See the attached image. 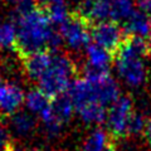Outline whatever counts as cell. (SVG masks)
Masks as SVG:
<instances>
[{
  "label": "cell",
  "instance_id": "1",
  "mask_svg": "<svg viewBox=\"0 0 151 151\" xmlns=\"http://www.w3.org/2000/svg\"><path fill=\"white\" fill-rule=\"evenodd\" d=\"M17 25V48L20 58L38 52H57L62 44V35L54 29L48 13L34 6L27 12H18Z\"/></svg>",
  "mask_w": 151,
  "mask_h": 151
},
{
  "label": "cell",
  "instance_id": "2",
  "mask_svg": "<svg viewBox=\"0 0 151 151\" xmlns=\"http://www.w3.org/2000/svg\"><path fill=\"white\" fill-rule=\"evenodd\" d=\"M147 40L140 37L126 35L124 43L115 53V63L120 77L132 87L142 84L146 79L145 57L150 53Z\"/></svg>",
  "mask_w": 151,
  "mask_h": 151
},
{
  "label": "cell",
  "instance_id": "3",
  "mask_svg": "<svg viewBox=\"0 0 151 151\" xmlns=\"http://www.w3.org/2000/svg\"><path fill=\"white\" fill-rule=\"evenodd\" d=\"M74 74L76 65L73 60L65 54L53 52L49 65L38 79V88L50 98L58 97L68 92L70 84L73 83Z\"/></svg>",
  "mask_w": 151,
  "mask_h": 151
},
{
  "label": "cell",
  "instance_id": "4",
  "mask_svg": "<svg viewBox=\"0 0 151 151\" xmlns=\"http://www.w3.org/2000/svg\"><path fill=\"white\" fill-rule=\"evenodd\" d=\"M91 28L92 23L84 18L79 13H73L68 17L62 25H60V35L63 42H65L69 48L79 50L87 48L91 44Z\"/></svg>",
  "mask_w": 151,
  "mask_h": 151
},
{
  "label": "cell",
  "instance_id": "5",
  "mask_svg": "<svg viewBox=\"0 0 151 151\" xmlns=\"http://www.w3.org/2000/svg\"><path fill=\"white\" fill-rule=\"evenodd\" d=\"M91 38L94 44L107 49L115 55L124 43L126 33L115 20H103L93 23L91 28Z\"/></svg>",
  "mask_w": 151,
  "mask_h": 151
},
{
  "label": "cell",
  "instance_id": "6",
  "mask_svg": "<svg viewBox=\"0 0 151 151\" xmlns=\"http://www.w3.org/2000/svg\"><path fill=\"white\" fill-rule=\"evenodd\" d=\"M134 110H132L131 98L126 96H120L115 103H112L110 111L107 113V127L108 134L115 139H121L129 136V125Z\"/></svg>",
  "mask_w": 151,
  "mask_h": 151
},
{
  "label": "cell",
  "instance_id": "7",
  "mask_svg": "<svg viewBox=\"0 0 151 151\" xmlns=\"http://www.w3.org/2000/svg\"><path fill=\"white\" fill-rule=\"evenodd\" d=\"M24 102L25 94L23 88L17 82L4 79L0 76V112L6 116H13Z\"/></svg>",
  "mask_w": 151,
  "mask_h": 151
},
{
  "label": "cell",
  "instance_id": "8",
  "mask_svg": "<svg viewBox=\"0 0 151 151\" xmlns=\"http://www.w3.org/2000/svg\"><path fill=\"white\" fill-rule=\"evenodd\" d=\"M79 14L93 24L108 20L112 15V0H82Z\"/></svg>",
  "mask_w": 151,
  "mask_h": 151
},
{
  "label": "cell",
  "instance_id": "9",
  "mask_svg": "<svg viewBox=\"0 0 151 151\" xmlns=\"http://www.w3.org/2000/svg\"><path fill=\"white\" fill-rule=\"evenodd\" d=\"M86 53H87V65L84 69L93 70V72L107 73L111 62L115 59V55L111 52H108L107 49L94 43H91L87 47Z\"/></svg>",
  "mask_w": 151,
  "mask_h": 151
},
{
  "label": "cell",
  "instance_id": "10",
  "mask_svg": "<svg viewBox=\"0 0 151 151\" xmlns=\"http://www.w3.org/2000/svg\"><path fill=\"white\" fill-rule=\"evenodd\" d=\"M52 55H53V52L44 50V52H38V53L22 58L23 67H24V70L28 77L33 79V81L38 82L40 76L44 73V70L49 65Z\"/></svg>",
  "mask_w": 151,
  "mask_h": 151
},
{
  "label": "cell",
  "instance_id": "11",
  "mask_svg": "<svg viewBox=\"0 0 151 151\" xmlns=\"http://www.w3.org/2000/svg\"><path fill=\"white\" fill-rule=\"evenodd\" d=\"M126 35L140 37L147 40L151 35V20L147 14L141 10H134L125 23Z\"/></svg>",
  "mask_w": 151,
  "mask_h": 151
},
{
  "label": "cell",
  "instance_id": "12",
  "mask_svg": "<svg viewBox=\"0 0 151 151\" xmlns=\"http://www.w3.org/2000/svg\"><path fill=\"white\" fill-rule=\"evenodd\" d=\"M10 127L18 136H29L37 127V121L33 115L27 112H17L10 117Z\"/></svg>",
  "mask_w": 151,
  "mask_h": 151
},
{
  "label": "cell",
  "instance_id": "13",
  "mask_svg": "<svg viewBox=\"0 0 151 151\" xmlns=\"http://www.w3.org/2000/svg\"><path fill=\"white\" fill-rule=\"evenodd\" d=\"M25 106L32 113H37L40 115L44 110H47L50 103H52V98L45 94L42 89L35 88L32 89L25 94Z\"/></svg>",
  "mask_w": 151,
  "mask_h": 151
},
{
  "label": "cell",
  "instance_id": "14",
  "mask_svg": "<svg viewBox=\"0 0 151 151\" xmlns=\"http://www.w3.org/2000/svg\"><path fill=\"white\" fill-rule=\"evenodd\" d=\"M50 107L53 110L54 115L58 117V120L62 121L63 124H65V122H68L70 120V117L73 115V111L76 110L72 100L68 96V93H64L58 97L52 98Z\"/></svg>",
  "mask_w": 151,
  "mask_h": 151
},
{
  "label": "cell",
  "instance_id": "15",
  "mask_svg": "<svg viewBox=\"0 0 151 151\" xmlns=\"http://www.w3.org/2000/svg\"><path fill=\"white\" fill-rule=\"evenodd\" d=\"M106 131L97 129L92 131L82 144V151H106L110 146V140Z\"/></svg>",
  "mask_w": 151,
  "mask_h": 151
},
{
  "label": "cell",
  "instance_id": "16",
  "mask_svg": "<svg viewBox=\"0 0 151 151\" xmlns=\"http://www.w3.org/2000/svg\"><path fill=\"white\" fill-rule=\"evenodd\" d=\"M77 112L79 113L82 121L84 122V124H88V125L102 124L107 117L105 106L97 105V103L83 106V107L79 108V110H77Z\"/></svg>",
  "mask_w": 151,
  "mask_h": 151
},
{
  "label": "cell",
  "instance_id": "17",
  "mask_svg": "<svg viewBox=\"0 0 151 151\" xmlns=\"http://www.w3.org/2000/svg\"><path fill=\"white\" fill-rule=\"evenodd\" d=\"M40 120H42V124L44 126V131L48 137H58L60 131L63 129V122L58 120V117L54 115L52 107L49 106L47 110H44L43 112L40 113Z\"/></svg>",
  "mask_w": 151,
  "mask_h": 151
},
{
  "label": "cell",
  "instance_id": "18",
  "mask_svg": "<svg viewBox=\"0 0 151 151\" xmlns=\"http://www.w3.org/2000/svg\"><path fill=\"white\" fill-rule=\"evenodd\" d=\"M17 48V25L13 22H0V49Z\"/></svg>",
  "mask_w": 151,
  "mask_h": 151
},
{
  "label": "cell",
  "instance_id": "19",
  "mask_svg": "<svg viewBox=\"0 0 151 151\" xmlns=\"http://www.w3.org/2000/svg\"><path fill=\"white\" fill-rule=\"evenodd\" d=\"M145 125H146V121L142 117V115L134 112V115H132L131 120H130L129 132H127V135H129V136H136V135L144 134Z\"/></svg>",
  "mask_w": 151,
  "mask_h": 151
},
{
  "label": "cell",
  "instance_id": "20",
  "mask_svg": "<svg viewBox=\"0 0 151 151\" xmlns=\"http://www.w3.org/2000/svg\"><path fill=\"white\" fill-rule=\"evenodd\" d=\"M35 5L38 8L43 9V10L48 12L50 9H53L55 6H59V5H65L64 4V0H34Z\"/></svg>",
  "mask_w": 151,
  "mask_h": 151
},
{
  "label": "cell",
  "instance_id": "21",
  "mask_svg": "<svg viewBox=\"0 0 151 151\" xmlns=\"http://www.w3.org/2000/svg\"><path fill=\"white\" fill-rule=\"evenodd\" d=\"M10 135L4 126L0 125V151H6L10 147Z\"/></svg>",
  "mask_w": 151,
  "mask_h": 151
},
{
  "label": "cell",
  "instance_id": "22",
  "mask_svg": "<svg viewBox=\"0 0 151 151\" xmlns=\"http://www.w3.org/2000/svg\"><path fill=\"white\" fill-rule=\"evenodd\" d=\"M5 1L15 4L18 6V12H27L29 9H33L34 6H37L34 0H5Z\"/></svg>",
  "mask_w": 151,
  "mask_h": 151
},
{
  "label": "cell",
  "instance_id": "23",
  "mask_svg": "<svg viewBox=\"0 0 151 151\" xmlns=\"http://www.w3.org/2000/svg\"><path fill=\"white\" fill-rule=\"evenodd\" d=\"M136 4L141 12L150 15L151 14V0H136Z\"/></svg>",
  "mask_w": 151,
  "mask_h": 151
},
{
  "label": "cell",
  "instance_id": "24",
  "mask_svg": "<svg viewBox=\"0 0 151 151\" xmlns=\"http://www.w3.org/2000/svg\"><path fill=\"white\" fill-rule=\"evenodd\" d=\"M144 136L147 140V142L151 145V119L146 120V125H145V130H144Z\"/></svg>",
  "mask_w": 151,
  "mask_h": 151
},
{
  "label": "cell",
  "instance_id": "25",
  "mask_svg": "<svg viewBox=\"0 0 151 151\" xmlns=\"http://www.w3.org/2000/svg\"><path fill=\"white\" fill-rule=\"evenodd\" d=\"M106 151H116V149H115V147H113V146H112V145H110V146H108V149H107Z\"/></svg>",
  "mask_w": 151,
  "mask_h": 151
},
{
  "label": "cell",
  "instance_id": "26",
  "mask_svg": "<svg viewBox=\"0 0 151 151\" xmlns=\"http://www.w3.org/2000/svg\"><path fill=\"white\" fill-rule=\"evenodd\" d=\"M147 43H149V45H150V49H151V35L147 38Z\"/></svg>",
  "mask_w": 151,
  "mask_h": 151
},
{
  "label": "cell",
  "instance_id": "27",
  "mask_svg": "<svg viewBox=\"0 0 151 151\" xmlns=\"http://www.w3.org/2000/svg\"><path fill=\"white\" fill-rule=\"evenodd\" d=\"M32 151H43V150H32Z\"/></svg>",
  "mask_w": 151,
  "mask_h": 151
},
{
  "label": "cell",
  "instance_id": "28",
  "mask_svg": "<svg viewBox=\"0 0 151 151\" xmlns=\"http://www.w3.org/2000/svg\"><path fill=\"white\" fill-rule=\"evenodd\" d=\"M149 18H150V20H151V14H150V15H149Z\"/></svg>",
  "mask_w": 151,
  "mask_h": 151
}]
</instances>
